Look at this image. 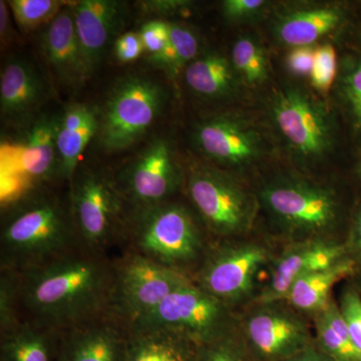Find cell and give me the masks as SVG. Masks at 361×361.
Wrapping results in <instances>:
<instances>
[{
    "mask_svg": "<svg viewBox=\"0 0 361 361\" xmlns=\"http://www.w3.org/2000/svg\"><path fill=\"white\" fill-rule=\"evenodd\" d=\"M16 274L23 319L61 332L111 313L115 263L108 254L80 247Z\"/></svg>",
    "mask_w": 361,
    "mask_h": 361,
    "instance_id": "6da1fadb",
    "label": "cell"
},
{
    "mask_svg": "<svg viewBox=\"0 0 361 361\" xmlns=\"http://www.w3.org/2000/svg\"><path fill=\"white\" fill-rule=\"evenodd\" d=\"M80 247L70 208L52 197H32L2 225L0 269L23 272Z\"/></svg>",
    "mask_w": 361,
    "mask_h": 361,
    "instance_id": "7a4b0ae2",
    "label": "cell"
},
{
    "mask_svg": "<svg viewBox=\"0 0 361 361\" xmlns=\"http://www.w3.org/2000/svg\"><path fill=\"white\" fill-rule=\"evenodd\" d=\"M125 240L127 251L187 273L190 266L203 261L208 250L194 216L184 206L170 201L129 211Z\"/></svg>",
    "mask_w": 361,
    "mask_h": 361,
    "instance_id": "3957f363",
    "label": "cell"
},
{
    "mask_svg": "<svg viewBox=\"0 0 361 361\" xmlns=\"http://www.w3.org/2000/svg\"><path fill=\"white\" fill-rule=\"evenodd\" d=\"M258 201L275 225L294 242L329 239L339 217L334 190L293 176H280L266 183Z\"/></svg>",
    "mask_w": 361,
    "mask_h": 361,
    "instance_id": "277c9868",
    "label": "cell"
},
{
    "mask_svg": "<svg viewBox=\"0 0 361 361\" xmlns=\"http://www.w3.org/2000/svg\"><path fill=\"white\" fill-rule=\"evenodd\" d=\"M70 185L68 208L80 246L108 254L123 240L129 214L115 177L99 169L82 167Z\"/></svg>",
    "mask_w": 361,
    "mask_h": 361,
    "instance_id": "5b68a950",
    "label": "cell"
},
{
    "mask_svg": "<svg viewBox=\"0 0 361 361\" xmlns=\"http://www.w3.org/2000/svg\"><path fill=\"white\" fill-rule=\"evenodd\" d=\"M238 315L234 308L207 293L195 282L168 296L130 329L160 330L201 346L234 331Z\"/></svg>",
    "mask_w": 361,
    "mask_h": 361,
    "instance_id": "8992f818",
    "label": "cell"
},
{
    "mask_svg": "<svg viewBox=\"0 0 361 361\" xmlns=\"http://www.w3.org/2000/svg\"><path fill=\"white\" fill-rule=\"evenodd\" d=\"M165 103L166 90L153 78H123L114 85L99 111V146L108 153L127 149L153 126Z\"/></svg>",
    "mask_w": 361,
    "mask_h": 361,
    "instance_id": "52a82bcc",
    "label": "cell"
},
{
    "mask_svg": "<svg viewBox=\"0 0 361 361\" xmlns=\"http://www.w3.org/2000/svg\"><path fill=\"white\" fill-rule=\"evenodd\" d=\"M185 184L202 222L215 236L231 239L250 230L259 201L229 173L196 165L188 173Z\"/></svg>",
    "mask_w": 361,
    "mask_h": 361,
    "instance_id": "ba28073f",
    "label": "cell"
},
{
    "mask_svg": "<svg viewBox=\"0 0 361 361\" xmlns=\"http://www.w3.org/2000/svg\"><path fill=\"white\" fill-rule=\"evenodd\" d=\"M268 110L280 137L299 160L318 161L334 149V118L326 106L305 89L280 87L271 97Z\"/></svg>",
    "mask_w": 361,
    "mask_h": 361,
    "instance_id": "9c48e42d",
    "label": "cell"
},
{
    "mask_svg": "<svg viewBox=\"0 0 361 361\" xmlns=\"http://www.w3.org/2000/svg\"><path fill=\"white\" fill-rule=\"evenodd\" d=\"M114 263L111 313L128 326L156 310L171 294L194 281L190 273L159 264L134 252L126 250Z\"/></svg>",
    "mask_w": 361,
    "mask_h": 361,
    "instance_id": "30bf717a",
    "label": "cell"
},
{
    "mask_svg": "<svg viewBox=\"0 0 361 361\" xmlns=\"http://www.w3.org/2000/svg\"><path fill=\"white\" fill-rule=\"evenodd\" d=\"M237 331L260 361H286L313 343L310 324L285 301L254 304L238 316Z\"/></svg>",
    "mask_w": 361,
    "mask_h": 361,
    "instance_id": "8fae6325",
    "label": "cell"
},
{
    "mask_svg": "<svg viewBox=\"0 0 361 361\" xmlns=\"http://www.w3.org/2000/svg\"><path fill=\"white\" fill-rule=\"evenodd\" d=\"M271 260V252L257 242H223L207 250L195 283L216 298L236 307L253 293L259 270Z\"/></svg>",
    "mask_w": 361,
    "mask_h": 361,
    "instance_id": "7c38bea8",
    "label": "cell"
},
{
    "mask_svg": "<svg viewBox=\"0 0 361 361\" xmlns=\"http://www.w3.org/2000/svg\"><path fill=\"white\" fill-rule=\"evenodd\" d=\"M115 179L128 209L137 211L170 201L186 177L170 142L156 137Z\"/></svg>",
    "mask_w": 361,
    "mask_h": 361,
    "instance_id": "4fadbf2b",
    "label": "cell"
},
{
    "mask_svg": "<svg viewBox=\"0 0 361 361\" xmlns=\"http://www.w3.org/2000/svg\"><path fill=\"white\" fill-rule=\"evenodd\" d=\"M193 142L202 156L221 170H240L264 156L263 135L238 114L208 116L195 126Z\"/></svg>",
    "mask_w": 361,
    "mask_h": 361,
    "instance_id": "5bb4252c",
    "label": "cell"
},
{
    "mask_svg": "<svg viewBox=\"0 0 361 361\" xmlns=\"http://www.w3.org/2000/svg\"><path fill=\"white\" fill-rule=\"evenodd\" d=\"M346 258V247L329 239L293 242L274 261L269 282L255 303L281 302L299 278L326 269Z\"/></svg>",
    "mask_w": 361,
    "mask_h": 361,
    "instance_id": "9a60e30c",
    "label": "cell"
},
{
    "mask_svg": "<svg viewBox=\"0 0 361 361\" xmlns=\"http://www.w3.org/2000/svg\"><path fill=\"white\" fill-rule=\"evenodd\" d=\"M130 329L113 313L61 332L58 361H123Z\"/></svg>",
    "mask_w": 361,
    "mask_h": 361,
    "instance_id": "2e32d148",
    "label": "cell"
},
{
    "mask_svg": "<svg viewBox=\"0 0 361 361\" xmlns=\"http://www.w3.org/2000/svg\"><path fill=\"white\" fill-rule=\"evenodd\" d=\"M125 2L82 0L73 6L75 32L90 75L97 70L106 47L127 20Z\"/></svg>",
    "mask_w": 361,
    "mask_h": 361,
    "instance_id": "e0dca14e",
    "label": "cell"
},
{
    "mask_svg": "<svg viewBox=\"0 0 361 361\" xmlns=\"http://www.w3.org/2000/svg\"><path fill=\"white\" fill-rule=\"evenodd\" d=\"M49 97L47 84L27 59L11 58L1 71L0 111L13 125L32 123Z\"/></svg>",
    "mask_w": 361,
    "mask_h": 361,
    "instance_id": "ac0fdd59",
    "label": "cell"
},
{
    "mask_svg": "<svg viewBox=\"0 0 361 361\" xmlns=\"http://www.w3.org/2000/svg\"><path fill=\"white\" fill-rule=\"evenodd\" d=\"M40 47L52 73L68 89H80L92 77L75 32L73 6H63L47 25L40 37Z\"/></svg>",
    "mask_w": 361,
    "mask_h": 361,
    "instance_id": "d6986e66",
    "label": "cell"
},
{
    "mask_svg": "<svg viewBox=\"0 0 361 361\" xmlns=\"http://www.w3.org/2000/svg\"><path fill=\"white\" fill-rule=\"evenodd\" d=\"M343 8L334 4H315L287 9L277 16L273 33L280 44L311 47L336 30L344 20Z\"/></svg>",
    "mask_w": 361,
    "mask_h": 361,
    "instance_id": "ffe728a7",
    "label": "cell"
},
{
    "mask_svg": "<svg viewBox=\"0 0 361 361\" xmlns=\"http://www.w3.org/2000/svg\"><path fill=\"white\" fill-rule=\"evenodd\" d=\"M99 111L90 104L73 103L61 114L58 132V177L71 183L78 160L97 134Z\"/></svg>",
    "mask_w": 361,
    "mask_h": 361,
    "instance_id": "44dd1931",
    "label": "cell"
},
{
    "mask_svg": "<svg viewBox=\"0 0 361 361\" xmlns=\"http://www.w3.org/2000/svg\"><path fill=\"white\" fill-rule=\"evenodd\" d=\"M184 75L192 92L211 101H225L236 97L242 85L230 59L217 52L194 59L184 71Z\"/></svg>",
    "mask_w": 361,
    "mask_h": 361,
    "instance_id": "7402d4cb",
    "label": "cell"
},
{
    "mask_svg": "<svg viewBox=\"0 0 361 361\" xmlns=\"http://www.w3.org/2000/svg\"><path fill=\"white\" fill-rule=\"evenodd\" d=\"M61 114H44L30 123L20 165L28 177L44 180L58 176V132Z\"/></svg>",
    "mask_w": 361,
    "mask_h": 361,
    "instance_id": "603a6c76",
    "label": "cell"
},
{
    "mask_svg": "<svg viewBox=\"0 0 361 361\" xmlns=\"http://www.w3.org/2000/svg\"><path fill=\"white\" fill-rule=\"evenodd\" d=\"M1 361H58L61 332L23 319L2 332Z\"/></svg>",
    "mask_w": 361,
    "mask_h": 361,
    "instance_id": "cb8c5ba5",
    "label": "cell"
},
{
    "mask_svg": "<svg viewBox=\"0 0 361 361\" xmlns=\"http://www.w3.org/2000/svg\"><path fill=\"white\" fill-rule=\"evenodd\" d=\"M355 260L348 257L326 269L314 271L292 285L285 302L300 313L314 316L329 303L334 285L355 273Z\"/></svg>",
    "mask_w": 361,
    "mask_h": 361,
    "instance_id": "d4e9b609",
    "label": "cell"
},
{
    "mask_svg": "<svg viewBox=\"0 0 361 361\" xmlns=\"http://www.w3.org/2000/svg\"><path fill=\"white\" fill-rule=\"evenodd\" d=\"M199 348L169 332L130 329L123 361H197Z\"/></svg>",
    "mask_w": 361,
    "mask_h": 361,
    "instance_id": "484cf974",
    "label": "cell"
},
{
    "mask_svg": "<svg viewBox=\"0 0 361 361\" xmlns=\"http://www.w3.org/2000/svg\"><path fill=\"white\" fill-rule=\"evenodd\" d=\"M317 346L334 361H361L336 301L314 315Z\"/></svg>",
    "mask_w": 361,
    "mask_h": 361,
    "instance_id": "4316f807",
    "label": "cell"
},
{
    "mask_svg": "<svg viewBox=\"0 0 361 361\" xmlns=\"http://www.w3.org/2000/svg\"><path fill=\"white\" fill-rule=\"evenodd\" d=\"M200 42L193 30L180 23H170V42L158 56L148 59L157 68H161L172 78L198 58Z\"/></svg>",
    "mask_w": 361,
    "mask_h": 361,
    "instance_id": "83f0119b",
    "label": "cell"
},
{
    "mask_svg": "<svg viewBox=\"0 0 361 361\" xmlns=\"http://www.w3.org/2000/svg\"><path fill=\"white\" fill-rule=\"evenodd\" d=\"M230 61L242 85L256 87L267 80L269 75L267 54L256 37L251 35L238 37L233 44Z\"/></svg>",
    "mask_w": 361,
    "mask_h": 361,
    "instance_id": "f1b7e54d",
    "label": "cell"
},
{
    "mask_svg": "<svg viewBox=\"0 0 361 361\" xmlns=\"http://www.w3.org/2000/svg\"><path fill=\"white\" fill-rule=\"evenodd\" d=\"M7 4L16 23L25 32L49 25L63 7V2L58 0H13Z\"/></svg>",
    "mask_w": 361,
    "mask_h": 361,
    "instance_id": "f546056e",
    "label": "cell"
},
{
    "mask_svg": "<svg viewBox=\"0 0 361 361\" xmlns=\"http://www.w3.org/2000/svg\"><path fill=\"white\" fill-rule=\"evenodd\" d=\"M338 87L353 126L361 132V56H348L344 59Z\"/></svg>",
    "mask_w": 361,
    "mask_h": 361,
    "instance_id": "4dcf8cb0",
    "label": "cell"
},
{
    "mask_svg": "<svg viewBox=\"0 0 361 361\" xmlns=\"http://www.w3.org/2000/svg\"><path fill=\"white\" fill-rule=\"evenodd\" d=\"M23 319L18 274L13 271L0 270V334L13 329Z\"/></svg>",
    "mask_w": 361,
    "mask_h": 361,
    "instance_id": "1f68e13d",
    "label": "cell"
},
{
    "mask_svg": "<svg viewBox=\"0 0 361 361\" xmlns=\"http://www.w3.org/2000/svg\"><path fill=\"white\" fill-rule=\"evenodd\" d=\"M251 358L253 357L247 350L236 327L227 336L201 345L197 361H251Z\"/></svg>",
    "mask_w": 361,
    "mask_h": 361,
    "instance_id": "d6a6232c",
    "label": "cell"
},
{
    "mask_svg": "<svg viewBox=\"0 0 361 361\" xmlns=\"http://www.w3.org/2000/svg\"><path fill=\"white\" fill-rule=\"evenodd\" d=\"M337 75L336 52L331 44L320 45L314 49L311 84L316 90L327 92L334 85Z\"/></svg>",
    "mask_w": 361,
    "mask_h": 361,
    "instance_id": "836d02e7",
    "label": "cell"
},
{
    "mask_svg": "<svg viewBox=\"0 0 361 361\" xmlns=\"http://www.w3.org/2000/svg\"><path fill=\"white\" fill-rule=\"evenodd\" d=\"M221 6L226 20L241 25L262 18L269 8L270 2L265 0H225Z\"/></svg>",
    "mask_w": 361,
    "mask_h": 361,
    "instance_id": "e575fe53",
    "label": "cell"
},
{
    "mask_svg": "<svg viewBox=\"0 0 361 361\" xmlns=\"http://www.w3.org/2000/svg\"><path fill=\"white\" fill-rule=\"evenodd\" d=\"M339 310L348 327L351 341L361 360V296L355 289L348 288L341 296Z\"/></svg>",
    "mask_w": 361,
    "mask_h": 361,
    "instance_id": "d590c367",
    "label": "cell"
},
{
    "mask_svg": "<svg viewBox=\"0 0 361 361\" xmlns=\"http://www.w3.org/2000/svg\"><path fill=\"white\" fill-rule=\"evenodd\" d=\"M145 54L148 59L160 54L170 42V23L164 20H152L145 23L139 32Z\"/></svg>",
    "mask_w": 361,
    "mask_h": 361,
    "instance_id": "8d00e7d4",
    "label": "cell"
},
{
    "mask_svg": "<svg viewBox=\"0 0 361 361\" xmlns=\"http://www.w3.org/2000/svg\"><path fill=\"white\" fill-rule=\"evenodd\" d=\"M116 59L122 63L137 61L145 52L141 37L137 32H126L116 39L114 47Z\"/></svg>",
    "mask_w": 361,
    "mask_h": 361,
    "instance_id": "74e56055",
    "label": "cell"
},
{
    "mask_svg": "<svg viewBox=\"0 0 361 361\" xmlns=\"http://www.w3.org/2000/svg\"><path fill=\"white\" fill-rule=\"evenodd\" d=\"M313 59L314 49L312 47H295L286 56L287 70L294 77H310Z\"/></svg>",
    "mask_w": 361,
    "mask_h": 361,
    "instance_id": "f35d334b",
    "label": "cell"
},
{
    "mask_svg": "<svg viewBox=\"0 0 361 361\" xmlns=\"http://www.w3.org/2000/svg\"><path fill=\"white\" fill-rule=\"evenodd\" d=\"M145 13L151 14H169L180 13L186 11L191 6V2L183 1V0H157V1L141 2Z\"/></svg>",
    "mask_w": 361,
    "mask_h": 361,
    "instance_id": "ab89813d",
    "label": "cell"
},
{
    "mask_svg": "<svg viewBox=\"0 0 361 361\" xmlns=\"http://www.w3.org/2000/svg\"><path fill=\"white\" fill-rule=\"evenodd\" d=\"M11 8L8 4L0 1V35H1L2 44H7V42L13 39V26H11Z\"/></svg>",
    "mask_w": 361,
    "mask_h": 361,
    "instance_id": "60d3db41",
    "label": "cell"
},
{
    "mask_svg": "<svg viewBox=\"0 0 361 361\" xmlns=\"http://www.w3.org/2000/svg\"><path fill=\"white\" fill-rule=\"evenodd\" d=\"M286 361H334L326 353H323L322 349L315 345L314 343L310 344L308 348L304 349L301 353H297L293 357L289 358Z\"/></svg>",
    "mask_w": 361,
    "mask_h": 361,
    "instance_id": "b9f144b4",
    "label": "cell"
},
{
    "mask_svg": "<svg viewBox=\"0 0 361 361\" xmlns=\"http://www.w3.org/2000/svg\"><path fill=\"white\" fill-rule=\"evenodd\" d=\"M351 245H353L356 257L361 265V206L356 213L355 223H353V231H351Z\"/></svg>",
    "mask_w": 361,
    "mask_h": 361,
    "instance_id": "7bdbcfd3",
    "label": "cell"
},
{
    "mask_svg": "<svg viewBox=\"0 0 361 361\" xmlns=\"http://www.w3.org/2000/svg\"><path fill=\"white\" fill-rule=\"evenodd\" d=\"M357 174L358 176H360V177L361 178V161H360V163L358 164V167H357Z\"/></svg>",
    "mask_w": 361,
    "mask_h": 361,
    "instance_id": "ee69618b",
    "label": "cell"
},
{
    "mask_svg": "<svg viewBox=\"0 0 361 361\" xmlns=\"http://www.w3.org/2000/svg\"><path fill=\"white\" fill-rule=\"evenodd\" d=\"M360 42H361V32L360 33Z\"/></svg>",
    "mask_w": 361,
    "mask_h": 361,
    "instance_id": "f6af8a7d",
    "label": "cell"
}]
</instances>
